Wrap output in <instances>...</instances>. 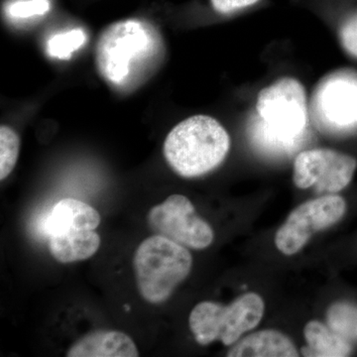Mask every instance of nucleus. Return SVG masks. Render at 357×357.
<instances>
[{
	"instance_id": "20",
	"label": "nucleus",
	"mask_w": 357,
	"mask_h": 357,
	"mask_svg": "<svg viewBox=\"0 0 357 357\" xmlns=\"http://www.w3.org/2000/svg\"><path fill=\"white\" fill-rule=\"evenodd\" d=\"M261 0H210L213 10L222 15H231L255 6Z\"/></svg>"
},
{
	"instance_id": "10",
	"label": "nucleus",
	"mask_w": 357,
	"mask_h": 357,
	"mask_svg": "<svg viewBox=\"0 0 357 357\" xmlns=\"http://www.w3.org/2000/svg\"><path fill=\"white\" fill-rule=\"evenodd\" d=\"M100 223V215L96 208L69 198L61 199L52 208L42 227L46 236L51 237L73 230H95Z\"/></svg>"
},
{
	"instance_id": "19",
	"label": "nucleus",
	"mask_w": 357,
	"mask_h": 357,
	"mask_svg": "<svg viewBox=\"0 0 357 357\" xmlns=\"http://www.w3.org/2000/svg\"><path fill=\"white\" fill-rule=\"evenodd\" d=\"M50 9L48 0H20L7 8V13L16 20H26L34 16L44 15Z\"/></svg>"
},
{
	"instance_id": "15",
	"label": "nucleus",
	"mask_w": 357,
	"mask_h": 357,
	"mask_svg": "<svg viewBox=\"0 0 357 357\" xmlns=\"http://www.w3.org/2000/svg\"><path fill=\"white\" fill-rule=\"evenodd\" d=\"M328 326L347 340H357V305L337 302L326 312Z\"/></svg>"
},
{
	"instance_id": "11",
	"label": "nucleus",
	"mask_w": 357,
	"mask_h": 357,
	"mask_svg": "<svg viewBox=\"0 0 357 357\" xmlns=\"http://www.w3.org/2000/svg\"><path fill=\"white\" fill-rule=\"evenodd\" d=\"M68 357H137L132 338L119 331L96 330L79 338L66 354Z\"/></svg>"
},
{
	"instance_id": "5",
	"label": "nucleus",
	"mask_w": 357,
	"mask_h": 357,
	"mask_svg": "<svg viewBox=\"0 0 357 357\" xmlns=\"http://www.w3.org/2000/svg\"><path fill=\"white\" fill-rule=\"evenodd\" d=\"M264 309L262 298L255 293L239 296L227 306L206 301L192 309L190 328L201 345L215 340H220L225 345L234 344L243 333L258 326Z\"/></svg>"
},
{
	"instance_id": "8",
	"label": "nucleus",
	"mask_w": 357,
	"mask_h": 357,
	"mask_svg": "<svg viewBox=\"0 0 357 357\" xmlns=\"http://www.w3.org/2000/svg\"><path fill=\"white\" fill-rule=\"evenodd\" d=\"M147 222L155 234L166 237L185 248L204 249L213 241V230L199 217L191 201L183 195H172L153 206Z\"/></svg>"
},
{
	"instance_id": "7",
	"label": "nucleus",
	"mask_w": 357,
	"mask_h": 357,
	"mask_svg": "<svg viewBox=\"0 0 357 357\" xmlns=\"http://www.w3.org/2000/svg\"><path fill=\"white\" fill-rule=\"evenodd\" d=\"M347 208V202L338 195H326L300 204L277 230V248L283 255H296L309 243L312 234L340 222Z\"/></svg>"
},
{
	"instance_id": "13",
	"label": "nucleus",
	"mask_w": 357,
	"mask_h": 357,
	"mask_svg": "<svg viewBox=\"0 0 357 357\" xmlns=\"http://www.w3.org/2000/svg\"><path fill=\"white\" fill-rule=\"evenodd\" d=\"M100 237L95 230H73L49 237V250L54 259L67 263L83 261L96 255Z\"/></svg>"
},
{
	"instance_id": "9",
	"label": "nucleus",
	"mask_w": 357,
	"mask_h": 357,
	"mask_svg": "<svg viewBox=\"0 0 357 357\" xmlns=\"http://www.w3.org/2000/svg\"><path fill=\"white\" fill-rule=\"evenodd\" d=\"M357 170L352 155L333 149H311L297 155L293 180L299 189L314 187L317 191L335 194L345 189Z\"/></svg>"
},
{
	"instance_id": "17",
	"label": "nucleus",
	"mask_w": 357,
	"mask_h": 357,
	"mask_svg": "<svg viewBox=\"0 0 357 357\" xmlns=\"http://www.w3.org/2000/svg\"><path fill=\"white\" fill-rule=\"evenodd\" d=\"M86 34L83 30L75 29L52 37L48 43V53L54 58L70 59V55L83 46Z\"/></svg>"
},
{
	"instance_id": "16",
	"label": "nucleus",
	"mask_w": 357,
	"mask_h": 357,
	"mask_svg": "<svg viewBox=\"0 0 357 357\" xmlns=\"http://www.w3.org/2000/svg\"><path fill=\"white\" fill-rule=\"evenodd\" d=\"M20 139L18 134L7 126L0 128V180L8 177L17 163Z\"/></svg>"
},
{
	"instance_id": "12",
	"label": "nucleus",
	"mask_w": 357,
	"mask_h": 357,
	"mask_svg": "<svg viewBox=\"0 0 357 357\" xmlns=\"http://www.w3.org/2000/svg\"><path fill=\"white\" fill-rule=\"evenodd\" d=\"M299 351L292 340L274 330L251 333L236 342L229 349V357H297Z\"/></svg>"
},
{
	"instance_id": "6",
	"label": "nucleus",
	"mask_w": 357,
	"mask_h": 357,
	"mask_svg": "<svg viewBox=\"0 0 357 357\" xmlns=\"http://www.w3.org/2000/svg\"><path fill=\"white\" fill-rule=\"evenodd\" d=\"M314 119L333 135L357 133V73L340 70L323 82L314 96Z\"/></svg>"
},
{
	"instance_id": "2",
	"label": "nucleus",
	"mask_w": 357,
	"mask_h": 357,
	"mask_svg": "<svg viewBox=\"0 0 357 357\" xmlns=\"http://www.w3.org/2000/svg\"><path fill=\"white\" fill-rule=\"evenodd\" d=\"M229 147V133L217 119L195 115L169 132L163 152L178 175L196 178L218 168L225 161Z\"/></svg>"
},
{
	"instance_id": "4",
	"label": "nucleus",
	"mask_w": 357,
	"mask_h": 357,
	"mask_svg": "<svg viewBox=\"0 0 357 357\" xmlns=\"http://www.w3.org/2000/svg\"><path fill=\"white\" fill-rule=\"evenodd\" d=\"M157 41L154 33L138 20H124L105 30L96 46V65L109 83L121 84L134 69L151 58Z\"/></svg>"
},
{
	"instance_id": "1",
	"label": "nucleus",
	"mask_w": 357,
	"mask_h": 357,
	"mask_svg": "<svg viewBox=\"0 0 357 357\" xmlns=\"http://www.w3.org/2000/svg\"><path fill=\"white\" fill-rule=\"evenodd\" d=\"M307 122L304 86L293 77H283L258 95L256 115L249 122V139L266 156H288L304 142Z\"/></svg>"
},
{
	"instance_id": "3",
	"label": "nucleus",
	"mask_w": 357,
	"mask_h": 357,
	"mask_svg": "<svg viewBox=\"0 0 357 357\" xmlns=\"http://www.w3.org/2000/svg\"><path fill=\"white\" fill-rule=\"evenodd\" d=\"M192 266L187 248L158 234L148 237L134 253L138 292L150 304H161L189 276Z\"/></svg>"
},
{
	"instance_id": "18",
	"label": "nucleus",
	"mask_w": 357,
	"mask_h": 357,
	"mask_svg": "<svg viewBox=\"0 0 357 357\" xmlns=\"http://www.w3.org/2000/svg\"><path fill=\"white\" fill-rule=\"evenodd\" d=\"M338 38L347 55L357 60V7L344 14L338 26Z\"/></svg>"
},
{
	"instance_id": "14",
	"label": "nucleus",
	"mask_w": 357,
	"mask_h": 357,
	"mask_svg": "<svg viewBox=\"0 0 357 357\" xmlns=\"http://www.w3.org/2000/svg\"><path fill=\"white\" fill-rule=\"evenodd\" d=\"M307 347L302 349L304 356L344 357L351 354L347 338L318 321L307 323L304 330Z\"/></svg>"
}]
</instances>
